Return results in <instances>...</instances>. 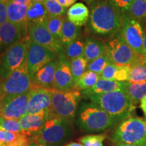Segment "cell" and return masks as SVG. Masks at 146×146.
<instances>
[{
  "label": "cell",
  "mask_w": 146,
  "mask_h": 146,
  "mask_svg": "<svg viewBox=\"0 0 146 146\" xmlns=\"http://www.w3.org/2000/svg\"><path fill=\"white\" fill-rule=\"evenodd\" d=\"M123 24L121 11L109 0H100L92 5L89 16L91 31L101 36H114L120 31Z\"/></svg>",
  "instance_id": "obj_1"
},
{
  "label": "cell",
  "mask_w": 146,
  "mask_h": 146,
  "mask_svg": "<svg viewBox=\"0 0 146 146\" xmlns=\"http://www.w3.org/2000/svg\"><path fill=\"white\" fill-rule=\"evenodd\" d=\"M87 98L99 106L117 124L132 117L135 106L125 91H113L102 94L90 95Z\"/></svg>",
  "instance_id": "obj_2"
},
{
  "label": "cell",
  "mask_w": 146,
  "mask_h": 146,
  "mask_svg": "<svg viewBox=\"0 0 146 146\" xmlns=\"http://www.w3.org/2000/svg\"><path fill=\"white\" fill-rule=\"evenodd\" d=\"M78 124L87 133L102 132L118 125L108 114L92 102L84 103L80 107Z\"/></svg>",
  "instance_id": "obj_3"
},
{
  "label": "cell",
  "mask_w": 146,
  "mask_h": 146,
  "mask_svg": "<svg viewBox=\"0 0 146 146\" xmlns=\"http://www.w3.org/2000/svg\"><path fill=\"white\" fill-rule=\"evenodd\" d=\"M71 135L68 124L56 117L51 110L47 111L44 125L37 135L39 143L43 146H62Z\"/></svg>",
  "instance_id": "obj_4"
},
{
  "label": "cell",
  "mask_w": 146,
  "mask_h": 146,
  "mask_svg": "<svg viewBox=\"0 0 146 146\" xmlns=\"http://www.w3.org/2000/svg\"><path fill=\"white\" fill-rule=\"evenodd\" d=\"M111 141L115 144L146 146L145 120L133 116L123 120L113 132Z\"/></svg>",
  "instance_id": "obj_5"
},
{
  "label": "cell",
  "mask_w": 146,
  "mask_h": 146,
  "mask_svg": "<svg viewBox=\"0 0 146 146\" xmlns=\"http://www.w3.org/2000/svg\"><path fill=\"white\" fill-rule=\"evenodd\" d=\"M81 97L80 91L74 89L65 91L54 89L51 110L56 117L70 125L75 116Z\"/></svg>",
  "instance_id": "obj_6"
},
{
  "label": "cell",
  "mask_w": 146,
  "mask_h": 146,
  "mask_svg": "<svg viewBox=\"0 0 146 146\" xmlns=\"http://www.w3.org/2000/svg\"><path fill=\"white\" fill-rule=\"evenodd\" d=\"M31 40L29 36L16 42L0 56V81H2L11 72L23 64L27 57V51Z\"/></svg>",
  "instance_id": "obj_7"
},
{
  "label": "cell",
  "mask_w": 146,
  "mask_h": 146,
  "mask_svg": "<svg viewBox=\"0 0 146 146\" xmlns=\"http://www.w3.org/2000/svg\"><path fill=\"white\" fill-rule=\"evenodd\" d=\"M0 83L3 96H19L29 92L34 84L28 69L27 59Z\"/></svg>",
  "instance_id": "obj_8"
},
{
  "label": "cell",
  "mask_w": 146,
  "mask_h": 146,
  "mask_svg": "<svg viewBox=\"0 0 146 146\" xmlns=\"http://www.w3.org/2000/svg\"><path fill=\"white\" fill-rule=\"evenodd\" d=\"M106 47V54L114 64L131 67L140 63V56H137L127 45L120 32L109 40Z\"/></svg>",
  "instance_id": "obj_9"
},
{
  "label": "cell",
  "mask_w": 146,
  "mask_h": 146,
  "mask_svg": "<svg viewBox=\"0 0 146 146\" xmlns=\"http://www.w3.org/2000/svg\"><path fill=\"white\" fill-rule=\"evenodd\" d=\"M123 14V24L120 33L127 45L139 56L143 54V35L141 24L125 12Z\"/></svg>",
  "instance_id": "obj_10"
},
{
  "label": "cell",
  "mask_w": 146,
  "mask_h": 146,
  "mask_svg": "<svg viewBox=\"0 0 146 146\" xmlns=\"http://www.w3.org/2000/svg\"><path fill=\"white\" fill-rule=\"evenodd\" d=\"M29 92L19 96H3L0 102V116L7 119L19 120L26 115Z\"/></svg>",
  "instance_id": "obj_11"
},
{
  "label": "cell",
  "mask_w": 146,
  "mask_h": 146,
  "mask_svg": "<svg viewBox=\"0 0 146 146\" xmlns=\"http://www.w3.org/2000/svg\"><path fill=\"white\" fill-rule=\"evenodd\" d=\"M28 36L31 41L45 47L55 54L62 52L61 42L51 34L45 24H28Z\"/></svg>",
  "instance_id": "obj_12"
},
{
  "label": "cell",
  "mask_w": 146,
  "mask_h": 146,
  "mask_svg": "<svg viewBox=\"0 0 146 146\" xmlns=\"http://www.w3.org/2000/svg\"><path fill=\"white\" fill-rule=\"evenodd\" d=\"M56 54L41 45L31 41L27 51V64L31 77L50 62L56 59Z\"/></svg>",
  "instance_id": "obj_13"
},
{
  "label": "cell",
  "mask_w": 146,
  "mask_h": 146,
  "mask_svg": "<svg viewBox=\"0 0 146 146\" xmlns=\"http://www.w3.org/2000/svg\"><path fill=\"white\" fill-rule=\"evenodd\" d=\"M53 90L33 85L29 92L27 114H36L51 110Z\"/></svg>",
  "instance_id": "obj_14"
},
{
  "label": "cell",
  "mask_w": 146,
  "mask_h": 146,
  "mask_svg": "<svg viewBox=\"0 0 146 146\" xmlns=\"http://www.w3.org/2000/svg\"><path fill=\"white\" fill-rule=\"evenodd\" d=\"M56 60L57 64L54 78V89L61 91L72 90L74 89L75 83L73 79L70 64L68 58L61 53Z\"/></svg>",
  "instance_id": "obj_15"
},
{
  "label": "cell",
  "mask_w": 146,
  "mask_h": 146,
  "mask_svg": "<svg viewBox=\"0 0 146 146\" xmlns=\"http://www.w3.org/2000/svg\"><path fill=\"white\" fill-rule=\"evenodd\" d=\"M27 36L21 27L15 24L8 21L0 25V56L12 45Z\"/></svg>",
  "instance_id": "obj_16"
},
{
  "label": "cell",
  "mask_w": 146,
  "mask_h": 146,
  "mask_svg": "<svg viewBox=\"0 0 146 146\" xmlns=\"http://www.w3.org/2000/svg\"><path fill=\"white\" fill-rule=\"evenodd\" d=\"M46 112L36 114H27L19 120L22 133L28 137L37 136L44 125Z\"/></svg>",
  "instance_id": "obj_17"
},
{
  "label": "cell",
  "mask_w": 146,
  "mask_h": 146,
  "mask_svg": "<svg viewBox=\"0 0 146 146\" xmlns=\"http://www.w3.org/2000/svg\"><path fill=\"white\" fill-rule=\"evenodd\" d=\"M6 6L8 21L21 27L23 32L28 36L27 11L29 5L19 4L10 0L6 3Z\"/></svg>",
  "instance_id": "obj_18"
},
{
  "label": "cell",
  "mask_w": 146,
  "mask_h": 146,
  "mask_svg": "<svg viewBox=\"0 0 146 146\" xmlns=\"http://www.w3.org/2000/svg\"><path fill=\"white\" fill-rule=\"evenodd\" d=\"M57 60H52L36 72L32 76L33 83L35 85L45 89H54V78L56 73Z\"/></svg>",
  "instance_id": "obj_19"
},
{
  "label": "cell",
  "mask_w": 146,
  "mask_h": 146,
  "mask_svg": "<svg viewBox=\"0 0 146 146\" xmlns=\"http://www.w3.org/2000/svg\"><path fill=\"white\" fill-rule=\"evenodd\" d=\"M126 82H118L110 80L100 79L91 88L83 91V95L87 97L90 95L102 94L113 91H125Z\"/></svg>",
  "instance_id": "obj_20"
},
{
  "label": "cell",
  "mask_w": 146,
  "mask_h": 146,
  "mask_svg": "<svg viewBox=\"0 0 146 146\" xmlns=\"http://www.w3.org/2000/svg\"><path fill=\"white\" fill-rule=\"evenodd\" d=\"M131 66L109 64L100 75L101 78L118 82H128L130 74Z\"/></svg>",
  "instance_id": "obj_21"
},
{
  "label": "cell",
  "mask_w": 146,
  "mask_h": 146,
  "mask_svg": "<svg viewBox=\"0 0 146 146\" xmlns=\"http://www.w3.org/2000/svg\"><path fill=\"white\" fill-rule=\"evenodd\" d=\"M89 10L83 3H76L67 11V19L77 27L85 25L88 21Z\"/></svg>",
  "instance_id": "obj_22"
},
{
  "label": "cell",
  "mask_w": 146,
  "mask_h": 146,
  "mask_svg": "<svg viewBox=\"0 0 146 146\" xmlns=\"http://www.w3.org/2000/svg\"><path fill=\"white\" fill-rule=\"evenodd\" d=\"M49 14L43 2L32 1L28 6L27 23L28 24H45Z\"/></svg>",
  "instance_id": "obj_23"
},
{
  "label": "cell",
  "mask_w": 146,
  "mask_h": 146,
  "mask_svg": "<svg viewBox=\"0 0 146 146\" xmlns=\"http://www.w3.org/2000/svg\"><path fill=\"white\" fill-rule=\"evenodd\" d=\"M106 44L92 37L87 38L85 43V58L88 62L106 54Z\"/></svg>",
  "instance_id": "obj_24"
},
{
  "label": "cell",
  "mask_w": 146,
  "mask_h": 146,
  "mask_svg": "<svg viewBox=\"0 0 146 146\" xmlns=\"http://www.w3.org/2000/svg\"><path fill=\"white\" fill-rule=\"evenodd\" d=\"M125 92L129 96L133 104H137L146 96V83H131L126 82Z\"/></svg>",
  "instance_id": "obj_25"
},
{
  "label": "cell",
  "mask_w": 146,
  "mask_h": 146,
  "mask_svg": "<svg viewBox=\"0 0 146 146\" xmlns=\"http://www.w3.org/2000/svg\"><path fill=\"white\" fill-rule=\"evenodd\" d=\"M79 34V27L71 23L68 19H64L61 31L60 41L68 45L75 41Z\"/></svg>",
  "instance_id": "obj_26"
},
{
  "label": "cell",
  "mask_w": 146,
  "mask_h": 146,
  "mask_svg": "<svg viewBox=\"0 0 146 146\" xmlns=\"http://www.w3.org/2000/svg\"><path fill=\"white\" fill-rule=\"evenodd\" d=\"M100 75L90 70L85 72L77 80L74 84V89L78 91H85L94 86L100 79Z\"/></svg>",
  "instance_id": "obj_27"
},
{
  "label": "cell",
  "mask_w": 146,
  "mask_h": 146,
  "mask_svg": "<svg viewBox=\"0 0 146 146\" xmlns=\"http://www.w3.org/2000/svg\"><path fill=\"white\" fill-rule=\"evenodd\" d=\"M64 21V19L62 16H49V17L47 19L46 23H45V25H46V27L49 31L56 39L59 40V41H60L61 31L62 28Z\"/></svg>",
  "instance_id": "obj_28"
},
{
  "label": "cell",
  "mask_w": 146,
  "mask_h": 146,
  "mask_svg": "<svg viewBox=\"0 0 146 146\" xmlns=\"http://www.w3.org/2000/svg\"><path fill=\"white\" fill-rule=\"evenodd\" d=\"M88 63L85 57H80L70 60V70L74 83L85 72Z\"/></svg>",
  "instance_id": "obj_29"
},
{
  "label": "cell",
  "mask_w": 146,
  "mask_h": 146,
  "mask_svg": "<svg viewBox=\"0 0 146 146\" xmlns=\"http://www.w3.org/2000/svg\"><path fill=\"white\" fill-rule=\"evenodd\" d=\"M125 13L139 21H146V0H135Z\"/></svg>",
  "instance_id": "obj_30"
},
{
  "label": "cell",
  "mask_w": 146,
  "mask_h": 146,
  "mask_svg": "<svg viewBox=\"0 0 146 146\" xmlns=\"http://www.w3.org/2000/svg\"><path fill=\"white\" fill-rule=\"evenodd\" d=\"M128 82L131 83H146V64L139 63L131 66Z\"/></svg>",
  "instance_id": "obj_31"
},
{
  "label": "cell",
  "mask_w": 146,
  "mask_h": 146,
  "mask_svg": "<svg viewBox=\"0 0 146 146\" xmlns=\"http://www.w3.org/2000/svg\"><path fill=\"white\" fill-rule=\"evenodd\" d=\"M85 44L81 40H75L66 47V56L70 60L80 57H85Z\"/></svg>",
  "instance_id": "obj_32"
},
{
  "label": "cell",
  "mask_w": 146,
  "mask_h": 146,
  "mask_svg": "<svg viewBox=\"0 0 146 146\" xmlns=\"http://www.w3.org/2000/svg\"><path fill=\"white\" fill-rule=\"evenodd\" d=\"M112 63L111 60H110L108 56L106 54L103 56H100V58L93 60L88 63L87 65V70L92 71L97 73V74L101 75V74L106 67L107 65Z\"/></svg>",
  "instance_id": "obj_33"
},
{
  "label": "cell",
  "mask_w": 146,
  "mask_h": 146,
  "mask_svg": "<svg viewBox=\"0 0 146 146\" xmlns=\"http://www.w3.org/2000/svg\"><path fill=\"white\" fill-rule=\"evenodd\" d=\"M43 3L49 16H60L64 14L66 8L60 4L58 0H45Z\"/></svg>",
  "instance_id": "obj_34"
},
{
  "label": "cell",
  "mask_w": 146,
  "mask_h": 146,
  "mask_svg": "<svg viewBox=\"0 0 146 146\" xmlns=\"http://www.w3.org/2000/svg\"><path fill=\"white\" fill-rule=\"evenodd\" d=\"M106 138L105 135H88L78 139L80 143L84 146H104L103 142Z\"/></svg>",
  "instance_id": "obj_35"
},
{
  "label": "cell",
  "mask_w": 146,
  "mask_h": 146,
  "mask_svg": "<svg viewBox=\"0 0 146 146\" xmlns=\"http://www.w3.org/2000/svg\"><path fill=\"white\" fill-rule=\"evenodd\" d=\"M0 129L12 133H21L22 129L19 120L7 119L0 116Z\"/></svg>",
  "instance_id": "obj_36"
},
{
  "label": "cell",
  "mask_w": 146,
  "mask_h": 146,
  "mask_svg": "<svg viewBox=\"0 0 146 146\" xmlns=\"http://www.w3.org/2000/svg\"><path fill=\"white\" fill-rule=\"evenodd\" d=\"M116 8L121 11L122 13L127 12L131 5L135 0H109Z\"/></svg>",
  "instance_id": "obj_37"
},
{
  "label": "cell",
  "mask_w": 146,
  "mask_h": 146,
  "mask_svg": "<svg viewBox=\"0 0 146 146\" xmlns=\"http://www.w3.org/2000/svg\"><path fill=\"white\" fill-rule=\"evenodd\" d=\"M29 141V137L27 136L23 133H21L17 139L12 143L6 144L5 146H27Z\"/></svg>",
  "instance_id": "obj_38"
},
{
  "label": "cell",
  "mask_w": 146,
  "mask_h": 146,
  "mask_svg": "<svg viewBox=\"0 0 146 146\" xmlns=\"http://www.w3.org/2000/svg\"><path fill=\"white\" fill-rule=\"evenodd\" d=\"M8 21L6 3H0V25Z\"/></svg>",
  "instance_id": "obj_39"
},
{
  "label": "cell",
  "mask_w": 146,
  "mask_h": 146,
  "mask_svg": "<svg viewBox=\"0 0 146 146\" xmlns=\"http://www.w3.org/2000/svg\"><path fill=\"white\" fill-rule=\"evenodd\" d=\"M58 2L62 5L64 8H68L70 5H74V3L76 2L77 0H58Z\"/></svg>",
  "instance_id": "obj_40"
},
{
  "label": "cell",
  "mask_w": 146,
  "mask_h": 146,
  "mask_svg": "<svg viewBox=\"0 0 146 146\" xmlns=\"http://www.w3.org/2000/svg\"><path fill=\"white\" fill-rule=\"evenodd\" d=\"M27 146H39L37 136H33L29 137V141Z\"/></svg>",
  "instance_id": "obj_41"
},
{
  "label": "cell",
  "mask_w": 146,
  "mask_h": 146,
  "mask_svg": "<svg viewBox=\"0 0 146 146\" xmlns=\"http://www.w3.org/2000/svg\"><path fill=\"white\" fill-rule=\"evenodd\" d=\"M14 2L19 3V4L29 5L32 2V0H12Z\"/></svg>",
  "instance_id": "obj_42"
},
{
  "label": "cell",
  "mask_w": 146,
  "mask_h": 146,
  "mask_svg": "<svg viewBox=\"0 0 146 146\" xmlns=\"http://www.w3.org/2000/svg\"><path fill=\"white\" fill-rule=\"evenodd\" d=\"M141 108L146 116V96L141 101Z\"/></svg>",
  "instance_id": "obj_43"
},
{
  "label": "cell",
  "mask_w": 146,
  "mask_h": 146,
  "mask_svg": "<svg viewBox=\"0 0 146 146\" xmlns=\"http://www.w3.org/2000/svg\"><path fill=\"white\" fill-rule=\"evenodd\" d=\"M146 52V27L143 35V54Z\"/></svg>",
  "instance_id": "obj_44"
},
{
  "label": "cell",
  "mask_w": 146,
  "mask_h": 146,
  "mask_svg": "<svg viewBox=\"0 0 146 146\" xmlns=\"http://www.w3.org/2000/svg\"><path fill=\"white\" fill-rule=\"evenodd\" d=\"M140 63L146 64V52L140 56Z\"/></svg>",
  "instance_id": "obj_45"
},
{
  "label": "cell",
  "mask_w": 146,
  "mask_h": 146,
  "mask_svg": "<svg viewBox=\"0 0 146 146\" xmlns=\"http://www.w3.org/2000/svg\"><path fill=\"white\" fill-rule=\"evenodd\" d=\"M65 146H84L81 143H76V142H71V143L67 144Z\"/></svg>",
  "instance_id": "obj_46"
},
{
  "label": "cell",
  "mask_w": 146,
  "mask_h": 146,
  "mask_svg": "<svg viewBox=\"0 0 146 146\" xmlns=\"http://www.w3.org/2000/svg\"><path fill=\"white\" fill-rule=\"evenodd\" d=\"M3 96V91L2 89V86H1V84L0 83V102H1V99H2Z\"/></svg>",
  "instance_id": "obj_47"
},
{
  "label": "cell",
  "mask_w": 146,
  "mask_h": 146,
  "mask_svg": "<svg viewBox=\"0 0 146 146\" xmlns=\"http://www.w3.org/2000/svg\"><path fill=\"white\" fill-rule=\"evenodd\" d=\"M114 146H137L135 145H132V144H126V143H118L115 144Z\"/></svg>",
  "instance_id": "obj_48"
},
{
  "label": "cell",
  "mask_w": 146,
  "mask_h": 146,
  "mask_svg": "<svg viewBox=\"0 0 146 146\" xmlns=\"http://www.w3.org/2000/svg\"><path fill=\"white\" fill-rule=\"evenodd\" d=\"M45 0H32V1H34V2H43Z\"/></svg>",
  "instance_id": "obj_49"
},
{
  "label": "cell",
  "mask_w": 146,
  "mask_h": 146,
  "mask_svg": "<svg viewBox=\"0 0 146 146\" xmlns=\"http://www.w3.org/2000/svg\"><path fill=\"white\" fill-rule=\"evenodd\" d=\"M9 1H10V0H0V2L6 3H8Z\"/></svg>",
  "instance_id": "obj_50"
},
{
  "label": "cell",
  "mask_w": 146,
  "mask_h": 146,
  "mask_svg": "<svg viewBox=\"0 0 146 146\" xmlns=\"http://www.w3.org/2000/svg\"><path fill=\"white\" fill-rule=\"evenodd\" d=\"M0 146H5V143L3 141H0Z\"/></svg>",
  "instance_id": "obj_51"
},
{
  "label": "cell",
  "mask_w": 146,
  "mask_h": 146,
  "mask_svg": "<svg viewBox=\"0 0 146 146\" xmlns=\"http://www.w3.org/2000/svg\"><path fill=\"white\" fill-rule=\"evenodd\" d=\"M85 1H87V2L90 3V2H93V1H96V0H85Z\"/></svg>",
  "instance_id": "obj_52"
},
{
  "label": "cell",
  "mask_w": 146,
  "mask_h": 146,
  "mask_svg": "<svg viewBox=\"0 0 146 146\" xmlns=\"http://www.w3.org/2000/svg\"><path fill=\"white\" fill-rule=\"evenodd\" d=\"M39 146H43V145H42L41 143H39Z\"/></svg>",
  "instance_id": "obj_53"
},
{
  "label": "cell",
  "mask_w": 146,
  "mask_h": 146,
  "mask_svg": "<svg viewBox=\"0 0 146 146\" xmlns=\"http://www.w3.org/2000/svg\"><path fill=\"white\" fill-rule=\"evenodd\" d=\"M0 3H1V2H0Z\"/></svg>",
  "instance_id": "obj_54"
},
{
  "label": "cell",
  "mask_w": 146,
  "mask_h": 146,
  "mask_svg": "<svg viewBox=\"0 0 146 146\" xmlns=\"http://www.w3.org/2000/svg\"><path fill=\"white\" fill-rule=\"evenodd\" d=\"M145 122H146V121H145Z\"/></svg>",
  "instance_id": "obj_55"
}]
</instances>
